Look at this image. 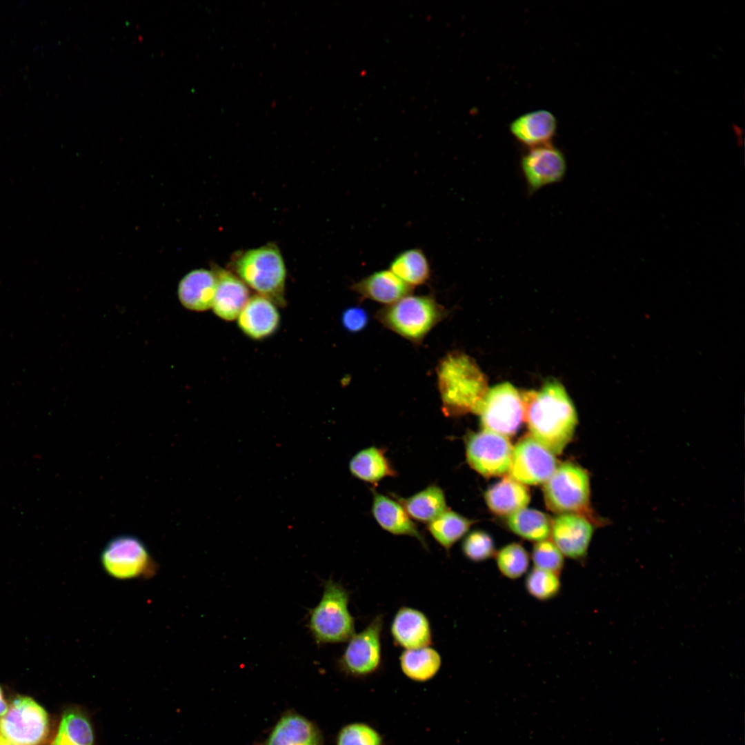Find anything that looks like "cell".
<instances>
[{"label":"cell","instance_id":"obj_1","mask_svg":"<svg viewBox=\"0 0 745 745\" xmlns=\"http://www.w3.org/2000/svg\"><path fill=\"white\" fill-rule=\"evenodd\" d=\"M531 437L553 454H560L573 437L577 413L564 386L550 380L538 391L521 393Z\"/></svg>","mask_w":745,"mask_h":745},{"label":"cell","instance_id":"obj_2","mask_svg":"<svg viewBox=\"0 0 745 745\" xmlns=\"http://www.w3.org/2000/svg\"><path fill=\"white\" fill-rule=\"evenodd\" d=\"M442 410L448 416L477 414L488 390L487 379L468 355L452 352L437 367Z\"/></svg>","mask_w":745,"mask_h":745},{"label":"cell","instance_id":"obj_3","mask_svg":"<svg viewBox=\"0 0 745 745\" xmlns=\"http://www.w3.org/2000/svg\"><path fill=\"white\" fill-rule=\"evenodd\" d=\"M230 268L248 287L284 307L287 270L281 252L272 243L236 254Z\"/></svg>","mask_w":745,"mask_h":745},{"label":"cell","instance_id":"obj_4","mask_svg":"<svg viewBox=\"0 0 745 745\" xmlns=\"http://www.w3.org/2000/svg\"><path fill=\"white\" fill-rule=\"evenodd\" d=\"M447 315L431 295H406L381 308L376 319L384 327L414 344H419Z\"/></svg>","mask_w":745,"mask_h":745},{"label":"cell","instance_id":"obj_5","mask_svg":"<svg viewBox=\"0 0 745 745\" xmlns=\"http://www.w3.org/2000/svg\"><path fill=\"white\" fill-rule=\"evenodd\" d=\"M349 599L341 584L332 579L325 582L319 602L309 613L308 628L317 644L346 642L355 633Z\"/></svg>","mask_w":745,"mask_h":745},{"label":"cell","instance_id":"obj_6","mask_svg":"<svg viewBox=\"0 0 745 745\" xmlns=\"http://www.w3.org/2000/svg\"><path fill=\"white\" fill-rule=\"evenodd\" d=\"M544 491L546 503L551 510L579 515L588 510V475L576 464L564 463L558 466L546 481Z\"/></svg>","mask_w":745,"mask_h":745},{"label":"cell","instance_id":"obj_7","mask_svg":"<svg viewBox=\"0 0 745 745\" xmlns=\"http://www.w3.org/2000/svg\"><path fill=\"white\" fill-rule=\"evenodd\" d=\"M477 414L484 430L511 437L524 420L521 394L508 382L497 384L488 389Z\"/></svg>","mask_w":745,"mask_h":745},{"label":"cell","instance_id":"obj_8","mask_svg":"<svg viewBox=\"0 0 745 745\" xmlns=\"http://www.w3.org/2000/svg\"><path fill=\"white\" fill-rule=\"evenodd\" d=\"M48 731L46 711L29 697H17L0 717V734L14 745H41Z\"/></svg>","mask_w":745,"mask_h":745},{"label":"cell","instance_id":"obj_9","mask_svg":"<svg viewBox=\"0 0 745 745\" xmlns=\"http://www.w3.org/2000/svg\"><path fill=\"white\" fill-rule=\"evenodd\" d=\"M383 616L377 615L360 633H355L339 659L338 666L346 676L365 679L378 671L381 664V636Z\"/></svg>","mask_w":745,"mask_h":745},{"label":"cell","instance_id":"obj_10","mask_svg":"<svg viewBox=\"0 0 745 745\" xmlns=\"http://www.w3.org/2000/svg\"><path fill=\"white\" fill-rule=\"evenodd\" d=\"M466 449L469 465L481 475L500 476L509 472L513 447L507 437L483 430L468 436Z\"/></svg>","mask_w":745,"mask_h":745},{"label":"cell","instance_id":"obj_11","mask_svg":"<svg viewBox=\"0 0 745 745\" xmlns=\"http://www.w3.org/2000/svg\"><path fill=\"white\" fill-rule=\"evenodd\" d=\"M105 571L118 579L143 575L152 565L143 542L133 535H119L111 539L101 555Z\"/></svg>","mask_w":745,"mask_h":745},{"label":"cell","instance_id":"obj_12","mask_svg":"<svg viewBox=\"0 0 745 745\" xmlns=\"http://www.w3.org/2000/svg\"><path fill=\"white\" fill-rule=\"evenodd\" d=\"M520 165L529 195L562 181L567 170L564 153L551 143L528 149Z\"/></svg>","mask_w":745,"mask_h":745},{"label":"cell","instance_id":"obj_13","mask_svg":"<svg viewBox=\"0 0 745 745\" xmlns=\"http://www.w3.org/2000/svg\"><path fill=\"white\" fill-rule=\"evenodd\" d=\"M557 468L554 455L532 437L520 440L513 447L510 477L522 484L546 482Z\"/></svg>","mask_w":745,"mask_h":745},{"label":"cell","instance_id":"obj_14","mask_svg":"<svg viewBox=\"0 0 745 745\" xmlns=\"http://www.w3.org/2000/svg\"><path fill=\"white\" fill-rule=\"evenodd\" d=\"M553 542L570 559L581 560L587 554L593 526L585 516L566 513L557 517L552 524Z\"/></svg>","mask_w":745,"mask_h":745},{"label":"cell","instance_id":"obj_15","mask_svg":"<svg viewBox=\"0 0 745 745\" xmlns=\"http://www.w3.org/2000/svg\"><path fill=\"white\" fill-rule=\"evenodd\" d=\"M255 745H324V739L316 723L288 710L282 713L265 739Z\"/></svg>","mask_w":745,"mask_h":745},{"label":"cell","instance_id":"obj_16","mask_svg":"<svg viewBox=\"0 0 745 745\" xmlns=\"http://www.w3.org/2000/svg\"><path fill=\"white\" fill-rule=\"evenodd\" d=\"M277 306L260 295L250 296L237 318L238 327L253 340L272 336L280 325V314Z\"/></svg>","mask_w":745,"mask_h":745},{"label":"cell","instance_id":"obj_17","mask_svg":"<svg viewBox=\"0 0 745 745\" xmlns=\"http://www.w3.org/2000/svg\"><path fill=\"white\" fill-rule=\"evenodd\" d=\"M212 270L217 278L212 310L223 320L237 319L250 297L249 289L232 271L217 265Z\"/></svg>","mask_w":745,"mask_h":745},{"label":"cell","instance_id":"obj_18","mask_svg":"<svg viewBox=\"0 0 745 745\" xmlns=\"http://www.w3.org/2000/svg\"><path fill=\"white\" fill-rule=\"evenodd\" d=\"M390 633L397 645L406 650L429 646L432 631L428 617L421 611L407 606L401 607L395 615Z\"/></svg>","mask_w":745,"mask_h":745},{"label":"cell","instance_id":"obj_19","mask_svg":"<svg viewBox=\"0 0 745 745\" xmlns=\"http://www.w3.org/2000/svg\"><path fill=\"white\" fill-rule=\"evenodd\" d=\"M557 128L556 117L546 110L525 113L515 119L509 126L513 137L529 148L550 143Z\"/></svg>","mask_w":745,"mask_h":745},{"label":"cell","instance_id":"obj_20","mask_svg":"<svg viewBox=\"0 0 745 745\" xmlns=\"http://www.w3.org/2000/svg\"><path fill=\"white\" fill-rule=\"evenodd\" d=\"M351 288L363 299H370L385 306L412 294L413 290V287L390 270L374 272L354 283Z\"/></svg>","mask_w":745,"mask_h":745},{"label":"cell","instance_id":"obj_21","mask_svg":"<svg viewBox=\"0 0 745 745\" xmlns=\"http://www.w3.org/2000/svg\"><path fill=\"white\" fill-rule=\"evenodd\" d=\"M217 286L212 270L199 268L187 273L179 281L177 296L188 310L203 312L212 308Z\"/></svg>","mask_w":745,"mask_h":745},{"label":"cell","instance_id":"obj_22","mask_svg":"<svg viewBox=\"0 0 745 745\" xmlns=\"http://www.w3.org/2000/svg\"><path fill=\"white\" fill-rule=\"evenodd\" d=\"M372 514L384 530L396 535L415 537L427 548L424 537L399 502L374 491Z\"/></svg>","mask_w":745,"mask_h":745},{"label":"cell","instance_id":"obj_23","mask_svg":"<svg viewBox=\"0 0 745 745\" xmlns=\"http://www.w3.org/2000/svg\"><path fill=\"white\" fill-rule=\"evenodd\" d=\"M485 499L493 513L510 515L526 508L530 494L525 486L509 476L490 487L485 493Z\"/></svg>","mask_w":745,"mask_h":745},{"label":"cell","instance_id":"obj_24","mask_svg":"<svg viewBox=\"0 0 745 745\" xmlns=\"http://www.w3.org/2000/svg\"><path fill=\"white\" fill-rule=\"evenodd\" d=\"M410 518L430 523L446 510V501L442 489L431 485L407 498L395 496Z\"/></svg>","mask_w":745,"mask_h":745},{"label":"cell","instance_id":"obj_25","mask_svg":"<svg viewBox=\"0 0 745 745\" xmlns=\"http://www.w3.org/2000/svg\"><path fill=\"white\" fill-rule=\"evenodd\" d=\"M399 665L404 675L415 682H426L437 674L441 658L434 648L426 646L405 650L399 657Z\"/></svg>","mask_w":745,"mask_h":745},{"label":"cell","instance_id":"obj_26","mask_svg":"<svg viewBox=\"0 0 745 745\" xmlns=\"http://www.w3.org/2000/svg\"><path fill=\"white\" fill-rule=\"evenodd\" d=\"M351 474L368 483L376 484L386 477L396 475L384 452L375 446L363 449L355 454L349 462Z\"/></svg>","mask_w":745,"mask_h":745},{"label":"cell","instance_id":"obj_27","mask_svg":"<svg viewBox=\"0 0 745 745\" xmlns=\"http://www.w3.org/2000/svg\"><path fill=\"white\" fill-rule=\"evenodd\" d=\"M390 270L411 287L426 284L430 277V266L424 251L410 248L399 253L391 261Z\"/></svg>","mask_w":745,"mask_h":745},{"label":"cell","instance_id":"obj_28","mask_svg":"<svg viewBox=\"0 0 745 745\" xmlns=\"http://www.w3.org/2000/svg\"><path fill=\"white\" fill-rule=\"evenodd\" d=\"M508 524L517 535L537 542L546 539L551 530L550 521L545 514L526 508L510 515Z\"/></svg>","mask_w":745,"mask_h":745},{"label":"cell","instance_id":"obj_29","mask_svg":"<svg viewBox=\"0 0 745 745\" xmlns=\"http://www.w3.org/2000/svg\"><path fill=\"white\" fill-rule=\"evenodd\" d=\"M473 522L447 509L428 523V530L446 550H448L468 530Z\"/></svg>","mask_w":745,"mask_h":745},{"label":"cell","instance_id":"obj_30","mask_svg":"<svg viewBox=\"0 0 745 745\" xmlns=\"http://www.w3.org/2000/svg\"><path fill=\"white\" fill-rule=\"evenodd\" d=\"M335 745H387L385 736L371 723L353 721L344 724L335 737Z\"/></svg>","mask_w":745,"mask_h":745},{"label":"cell","instance_id":"obj_31","mask_svg":"<svg viewBox=\"0 0 745 745\" xmlns=\"http://www.w3.org/2000/svg\"><path fill=\"white\" fill-rule=\"evenodd\" d=\"M57 733L74 745L94 744L91 722L88 716L77 708H70L64 712Z\"/></svg>","mask_w":745,"mask_h":745},{"label":"cell","instance_id":"obj_32","mask_svg":"<svg viewBox=\"0 0 745 745\" xmlns=\"http://www.w3.org/2000/svg\"><path fill=\"white\" fill-rule=\"evenodd\" d=\"M495 559L498 570L508 579H517L528 571L529 555L518 543H511L501 548L497 553Z\"/></svg>","mask_w":745,"mask_h":745},{"label":"cell","instance_id":"obj_33","mask_svg":"<svg viewBox=\"0 0 745 745\" xmlns=\"http://www.w3.org/2000/svg\"><path fill=\"white\" fill-rule=\"evenodd\" d=\"M559 574L533 567L528 571L524 585L530 596L541 602L556 597L560 593L562 583Z\"/></svg>","mask_w":745,"mask_h":745},{"label":"cell","instance_id":"obj_34","mask_svg":"<svg viewBox=\"0 0 745 745\" xmlns=\"http://www.w3.org/2000/svg\"><path fill=\"white\" fill-rule=\"evenodd\" d=\"M533 567L560 575L564 567V556L549 540L537 542L532 550Z\"/></svg>","mask_w":745,"mask_h":745},{"label":"cell","instance_id":"obj_35","mask_svg":"<svg viewBox=\"0 0 745 745\" xmlns=\"http://www.w3.org/2000/svg\"><path fill=\"white\" fill-rule=\"evenodd\" d=\"M464 556L473 562H481L495 554L492 537L484 531H473L464 539L462 546Z\"/></svg>","mask_w":745,"mask_h":745},{"label":"cell","instance_id":"obj_36","mask_svg":"<svg viewBox=\"0 0 745 745\" xmlns=\"http://www.w3.org/2000/svg\"><path fill=\"white\" fill-rule=\"evenodd\" d=\"M369 321L366 310L360 306H352L346 309L341 316V322L345 329L350 332L362 331Z\"/></svg>","mask_w":745,"mask_h":745},{"label":"cell","instance_id":"obj_37","mask_svg":"<svg viewBox=\"0 0 745 745\" xmlns=\"http://www.w3.org/2000/svg\"><path fill=\"white\" fill-rule=\"evenodd\" d=\"M8 709V705L6 700L3 699V693L1 687L0 686V717L3 716Z\"/></svg>","mask_w":745,"mask_h":745},{"label":"cell","instance_id":"obj_38","mask_svg":"<svg viewBox=\"0 0 745 745\" xmlns=\"http://www.w3.org/2000/svg\"><path fill=\"white\" fill-rule=\"evenodd\" d=\"M52 745H74L68 741L63 736L57 733Z\"/></svg>","mask_w":745,"mask_h":745},{"label":"cell","instance_id":"obj_39","mask_svg":"<svg viewBox=\"0 0 745 745\" xmlns=\"http://www.w3.org/2000/svg\"><path fill=\"white\" fill-rule=\"evenodd\" d=\"M0 745H14L0 734Z\"/></svg>","mask_w":745,"mask_h":745}]
</instances>
